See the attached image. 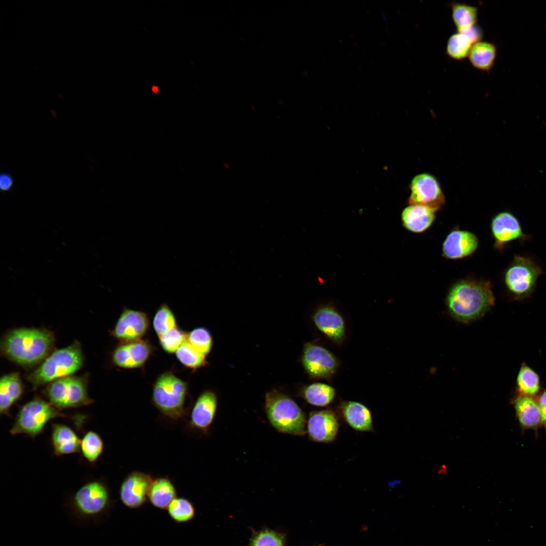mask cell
Listing matches in <instances>:
<instances>
[{"label": "cell", "instance_id": "obj_10", "mask_svg": "<svg viewBox=\"0 0 546 546\" xmlns=\"http://www.w3.org/2000/svg\"><path fill=\"white\" fill-rule=\"evenodd\" d=\"M301 361L307 374L314 379H329L336 373L339 362L326 348L312 343L303 348Z\"/></svg>", "mask_w": 546, "mask_h": 546}, {"label": "cell", "instance_id": "obj_20", "mask_svg": "<svg viewBox=\"0 0 546 546\" xmlns=\"http://www.w3.org/2000/svg\"><path fill=\"white\" fill-rule=\"evenodd\" d=\"M338 409L343 420L354 430L361 432L373 431L372 413L362 403L354 401H342Z\"/></svg>", "mask_w": 546, "mask_h": 546}, {"label": "cell", "instance_id": "obj_33", "mask_svg": "<svg viewBox=\"0 0 546 546\" xmlns=\"http://www.w3.org/2000/svg\"><path fill=\"white\" fill-rule=\"evenodd\" d=\"M174 313L168 305L161 304L157 309L153 320V326L158 337L177 327Z\"/></svg>", "mask_w": 546, "mask_h": 546}, {"label": "cell", "instance_id": "obj_18", "mask_svg": "<svg viewBox=\"0 0 546 546\" xmlns=\"http://www.w3.org/2000/svg\"><path fill=\"white\" fill-rule=\"evenodd\" d=\"M316 328L334 343L340 344L345 338V324L341 314L332 306L316 309L312 316Z\"/></svg>", "mask_w": 546, "mask_h": 546}, {"label": "cell", "instance_id": "obj_26", "mask_svg": "<svg viewBox=\"0 0 546 546\" xmlns=\"http://www.w3.org/2000/svg\"><path fill=\"white\" fill-rule=\"evenodd\" d=\"M496 54L494 44L481 40L473 44L468 57L474 67L488 72L494 64Z\"/></svg>", "mask_w": 546, "mask_h": 546}, {"label": "cell", "instance_id": "obj_9", "mask_svg": "<svg viewBox=\"0 0 546 546\" xmlns=\"http://www.w3.org/2000/svg\"><path fill=\"white\" fill-rule=\"evenodd\" d=\"M46 393L51 403L58 409L86 405L93 402L85 380L80 377L68 376L55 380L49 385Z\"/></svg>", "mask_w": 546, "mask_h": 546}, {"label": "cell", "instance_id": "obj_16", "mask_svg": "<svg viewBox=\"0 0 546 546\" xmlns=\"http://www.w3.org/2000/svg\"><path fill=\"white\" fill-rule=\"evenodd\" d=\"M339 423L336 413L331 410L311 412L306 425V433L314 442L330 443L336 439Z\"/></svg>", "mask_w": 546, "mask_h": 546}, {"label": "cell", "instance_id": "obj_29", "mask_svg": "<svg viewBox=\"0 0 546 546\" xmlns=\"http://www.w3.org/2000/svg\"><path fill=\"white\" fill-rule=\"evenodd\" d=\"M516 386L518 394L534 397L540 390L539 376L531 367L523 363L517 376Z\"/></svg>", "mask_w": 546, "mask_h": 546}, {"label": "cell", "instance_id": "obj_22", "mask_svg": "<svg viewBox=\"0 0 546 546\" xmlns=\"http://www.w3.org/2000/svg\"><path fill=\"white\" fill-rule=\"evenodd\" d=\"M512 401L522 429L537 430L541 425V414L536 399L533 397L517 394Z\"/></svg>", "mask_w": 546, "mask_h": 546}, {"label": "cell", "instance_id": "obj_35", "mask_svg": "<svg viewBox=\"0 0 546 546\" xmlns=\"http://www.w3.org/2000/svg\"><path fill=\"white\" fill-rule=\"evenodd\" d=\"M175 355L183 365L194 370L207 364L205 356L197 351L186 341L176 351Z\"/></svg>", "mask_w": 546, "mask_h": 546}, {"label": "cell", "instance_id": "obj_6", "mask_svg": "<svg viewBox=\"0 0 546 546\" xmlns=\"http://www.w3.org/2000/svg\"><path fill=\"white\" fill-rule=\"evenodd\" d=\"M543 271L530 256L514 255L503 274V282L507 293L515 300L529 297L535 291L537 280Z\"/></svg>", "mask_w": 546, "mask_h": 546}, {"label": "cell", "instance_id": "obj_37", "mask_svg": "<svg viewBox=\"0 0 546 546\" xmlns=\"http://www.w3.org/2000/svg\"><path fill=\"white\" fill-rule=\"evenodd\" d=\"M187 333L176 327L158 337L162 348L167 353H175L186 341Z\"/></svg>", "mask_w": 546, "mask_h": 546}, {"label": "cell", "instance_id": "obj_4", "mask_svg": "<svg viewBox=\"0 0 546 546\" xmlns=\"http://www.w3.org/2000/svg\"><path fill=\"white\" fill-rule=\"evenodd\" d=\"M188 389L187 382L171 372H164L154 383L152 402L163 415L173 420L180 419L186 414Z\"/></svg>", "mask_w": 546, "mask_h": 546}, {"label": "cell", "instance_id": "obj_28", "mask_svg": "<svg viewBox=\"0 0 546 546\" xmlns=\"http://www.w3.org/2000/svg\"><path fill=\"white\" fill-rule=\"evenodd\" d=\"M335 389L323 383H314L305 386L301 391V396L309 404L320 407L328 405L334 400Z\"/></svg>", "mask_w": 546, "mask_h": 546}, {"label": "cell", "instance_id": "obj_23", "mask_svg": "<svg viewBox=\"0 0 546 546\" xmlns=\"http://www.w3.org/2000/svg\"><path fill=\"white\" fill-rule=\"evenodd\" d=\"M51 439L55 453L61 456L77 452L81 440L69 427L61 424H53Z\"/></svg>", "mask_w": 546, "mask_h": 546}, {"label": "cell", "instance_id": "obj_39", "mask_svg": "<svg viewBox=\"0 0 546 546\" xmlns=\"http://www.w3.org/2000/svg\"><path fill=\"white\" fill-rule=\"evenodd\" d=\"M14 185V179L11 174L4 172L0 176V188L2 191L8 192L12 190Z\"/></svg>", "mask_w": 546, "mask_h": 546}, {"label": "cell", "instance_id": "obj_31", "mask_svg": "<svg viewBox=\"0 0 546 546\" xmlns=\"http://www.w3.org/2000/svg\"><path fill=\"white\" fill-rule=\"evenodd\" d=\"M104 448L102 438L94 431H88L81 440L80 449L83 457L90 463H95L98 459Z\"/></svg>", "mask_w": 546, "mask_h": 546}, {"label": "cell", "instance_id": "obj_5", "mask_svg": "<svg viewBox=\"0 0 546 546\" xmlns=\"http://www.w3.org/2000/svg\"><path fill=\"white\" fill-rule=\"evenodd\" d=\"M83 361L80 345L75 342L50 355L29 375L28 379L35 386L52 382L74 373L81 368Z\"/></svg>", "mask_w": 546, "mask_h": 546}, {"label": "cell", "instance_id": "obj_3", "mask_svg": "<svg viewBox=\"0 0 546 546\" xmlns=\"http://www.w3.org/2000/svg\"><path fill=\"white\" fill-rule=\"evenodd\" d=\"M265 410L270 424L279 432L302 436L306 433L305 415L295 401L276 390L265 396Z\"/></svg>", "mask_w": 546, "mask_h": 546}, {"label": "cell", "instance_id": "obj_7", "mask_svg": "<svg viewBox=\"0 0 546 546\" xmlns=\"http://www.w3.org/2000/svg\"><path fill=\"white\" fill-rule=\"evenodd\" d=\"M69 506L77 518L97 521L109 511L111 506L109 490L102 482L90 481L74 494Z\"/></svg>", "mask_w": 546, "mask_h": 546}, {"label": "cell", "instance_id": "obj_15", "mask_svg": "<svg viewBox=\"0 0 546 546\" xmlns=\"http://www.w3.org/2000/svg\"><path fill=\"white\" fill-rule=\"evenodd\" d=\"M153 352V347L147 340L121 342L113 350L112 360L116 366L123 369H135L143 367Z\"/></svg>", "mask_w": 546, "mask_h": 546}, {"label": "cell", "instance_id": "obj_17", "mask_svg": "<svg viewBox=\"0 0 546 546\" xmlns=\"http://www.w3.org/2000/svg\"><path fill=\"white\" fill-rule=\"evenodd\" d=\"M479 240L472 232L454 227L448 233L442 244L444 258L458 260L468 257L477 249Z\"/></svg>", "mask_w": 546, "mask_h": 546}, {"label": "cell", "instance_id": "obj_34", "mask_svg": "<svg viewBox=\"0 0 546 546\" xmlns=\"http://www.w3.org/2000/svg\"><path fill=\"white\" fill-rule=\"evenodd\" d=\"M186 341L197 351L205 356L210 352L212 346L211 335L204 327L195 328L187 333Z\"/></svg>", "mask_w": 546, "mask_h": 546}, {"label": "cell", "instance_id": "obj_24", "mask_svg": "<svg viewBox=\"0 0 546 546\" xmlns=\"http://www.w3.org/2000/svg\"><path fill=\"white\" fill-rule=\"evenodd\" d=\"M23 392L18 373L3 376L0 381V413L6 415L11 406L20 397Z\"/></svg>", "mask_w": 546, "mask_h": 546}, {"label": "cell", "instance_id": "obj_30", "mask_svg": "<svg viewBox=\"0 0 546 546\" xmlns=\"http://www.w3.org/2000/svg\"><path fill=\"white\" fill-rule=\"evenodd\" d=\"M475 43L467 32L458 31L449 37L446 43V52L451 58L461 60L468 56Z\"/></svg>", "mask_w": 546, "mask_h": 546}, {"label": "cell", "instance_id": "obj_25", "mask_svg": "<svg viewBox=\"0 0 546 546\" xmlns=\"http://www.w3.org/2000/svg\"><path fill=\"white\" fill-rule=\"evenodd\" d=\"M176 489L171 481L166 477L153 479L148 493V499L155 507L165 510L176 498Z\"/></svg>", "mask_w": 546, "mask_h": 546}, {"label": "cell", "instance_id": "obj_38", "mask_svg": "<svg viewBox=\"0 0 546 546\" xmlns=\"http://www.w3.org/2000/svg\"><path fill=\"white\" fill-rule=\"evenodd\" d=\"M541 414V425L546 430V389L540 392L536 399Z\"/></svg>", "mask_w": 546, "mask_h": 546}, {"label": "cell", "instance_id": "obj_36", "mask_svg": "<svg viewBox=\"0 0 546 546\" xmlns=\"http://www.w3.org/2000/svg\"><path fill=\"white\" fill-rule=\"evenodd\" d=\"M285 541L284 534L265 528L254 532L249 546H284Z\"/></svg>", "mask_w": 546, "mask_h": 546}, {"label": "cell", "instance_id": "obj_12", "mask_svg": "<svg viewBox=\"0 0 546 546\" xmlns=\"http://www.w3.org/2000/svg\"><path fill=\"white\" fill-rule=\"evenodd\" d=\"M410 188V205L427 207L435 212L444 206V195L438 181L432 175L424 173L416 175L411 181Z\"/></svg>", "mask_w": 546, "mask_h": 546}, {"label": "cell", "instance_id": "obj_8", "mask_svg": "<svg viewBox=\"0 0 546 546\" xmlns=\"http://www.w3.org/2000/svg\"><path fill=\"white\" fill-rule=\"evenodd\" d=\"M57 409L51 403L39 398L29 401L19 410L10 430V434L36 436L43 431L49 421L60 416Z\"/></svg>", "mask_w": 546, "mask_h": 546}, {"label": "cell", "instance_id": "obj_40", "mask_svg": "<svg viewBox=\"0 0 546 546\" xmlns=\"http://www.w3.org/2000/svg\"><path fill=\"white\" fill-rule=\"evenodd\" d=\"M152 90H153V92L154 93H157L159 90H158V87L157 86H153Z\"/></svg>", "mask_w": 546, "mask_h": 546}, {"label": "cell", "instance_id": "obj_27", "mask_svg": "<svg viewBox=\"0 0 546 546\" xmlns=\"http://www.w3.org/2000/svg\"><path fill=\"white\" fill-rule=\"evenodd\" d=\"M450 8L452 20L458 32H465L476 25L478 13L477 7L452 2Z\"/></svg>", "mask_w": 546, "mask_h": 546}, {"label": "cell", "instance_id": "obj_13", "mask_svg": "<svg viewBox=\"0 0 546 546\" xmlns=\"http://www.w3.org/2000/svg\"><path fill=\"white\" fill-rule=\"evenodd\" d=\"M149 320L144 312L124 308L112 331L121 342L141 339L148 332Z\"/></svg>", "mask_w": 546, "mask_h": 546}, {"label": "cell", "instance_id": "obj_32", "mask_svg": "<svg viewBox=\"0 0 546 546\" xmlns=\"http://www.w3.org/2000/svg\"><path fill=\"white\" fill-rule=\"evenodd\" d=\"M167 510L170 517L178 523L189 522L195 515L194 505L190 500L184 497L175 498L170 503Z\"/></svg>", "mask_w": 546, "mask_h": 546}, {"label": "cell", "instance_id": "obj_2", "mask_svg": "<svg viewBox=\"0 0 546 546\" xmlns=\"http://www.w3.org/2000/svg\"><path fill=\"white\" fill-rule=\"evenodd\" d=\"M54 340L53 334L44 330L19 328L6 335L2 349L13 361L22 365H32L46 358Z\"/></svg>", "mask_w": 546, "mask_h": 546}, {"label": "cell", "instance_id": "obj_19", "mask_svg": "<svg viewBox=\"0 0 546 546\" xmlns=\"http://www.w3.org/2000/svg\"><path fill=\"white\" fill-rule=\"evenodd\" d=\"M217 399L211 390H205L196 400L190 414V426L204 433L212 424L216 412Z\"/></svg>", "mask_w": 546, "mask_h": 546}, {"label": "cell", "instance_id": "obj_21", "mask_svg": "<svg viewBox=\"0 0 546 546\" xmlns=\"http://www.w3.org/2000/svg\"><path fill=\"white\" fill-rule=\"evenodd\" d=\"M436 212L433 209L418 205H410L402 211V225L409 232L420 234L427 231L433 224Z\"/></svg>", "mask_w": 546, "mask_h": 546}, {"label": "cell", "instance_id": "obj_1", "mask_svg": "<svg viewBox=\"0 0 546 546\" xmlns=\"http://www.w3.org/2000/svg\"><path fill=\"white\" fill-rule=\"evenodd\" d=\"M495 300L490 280L468 278L460 279L450 286L445 304L454 319L468 323L484 315L494 305Z\"/></svg>", "mask_w": 546, "mask_h": 546}, {"label": "cell", "instance_id": "obj_14", "mask_svg": "<svg viewBox=\"0 0 546 546\" xmlns=\"http://www.w3.org/2000/svg\"><path fill=\"white\" fill-rule=\"evenodd\" d=\"M153 480L150 474L142 472L133 471L128 474L119 488V497L122 504L130 509L142 506L148 499Z\"/></svg>", "mask_w": 546, "mask_h": 546}, {"label": "cell", "instance_id": "obj_11", "mask_svg": "<svg viewBox=\"0 0 546 546\" xmlns=\"http://www.w3.org/2000/svg\"><path fill=\"white\" fill-rule=\"evenodd\" d=\"M494 248L503 251L509 244L515 241L524 243L530 236L524 233L518 218L509 211H503L494 215L490 224Z\"/></svg>", "mask_w": 546, "mask_h": 546}]
</instances>
